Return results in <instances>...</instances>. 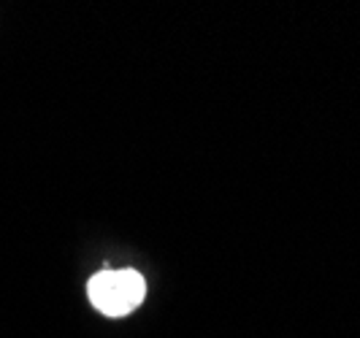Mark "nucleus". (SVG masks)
I'll return each mask as SVG.
<instances>
[{
  "mask_svg": "<svg viewBox=\"0 0 360 338\" xmlns=\"http://www.w3.org/2000/svg\"><path fill=\"white\" fill-rule=\"evenodd\" d=\"M87 298L103 317H127L146 298V279L136 268H103L87 282Z\"/></svg>",
  "mask_w": 360,
  "mask_h": 338,
  "instance_id": "obj_1",
  "label": "nucleus"
}]
</instances>
